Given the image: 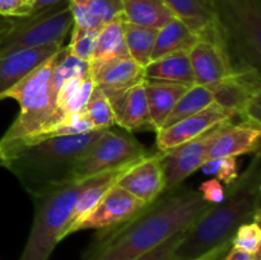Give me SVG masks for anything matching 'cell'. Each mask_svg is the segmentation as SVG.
Returning a JSON list of instances; mask_svg holds the SVG:
<instances>
[{
    "mask_svg": "<svg viewBox=\"0 0 261 260\" xmlns=\"http://www.w3.org/2000/svg\"><path fill=\"white\" fill-rule=\"evenodd\" d=\"M102 173L69 181L47 193L33 196V223L19 260L50 259L56 245L64 239L78 196L84 189L96 183Z\"/></svg>",
    "mask_w": 261,
    "mask_h": 260,
    "instance_id": "cell-5",
    "label": "cell"
},
{
    "mask_svg": "<svg viewBox=\"0 0 261 260\" xmlns=\"http://www.w3.org/2000/svg\"><path fill=\"white\" fill-rule=\"evenodd\" d=\"M194 82L211 88L232 74L231 64L223 48L211 41L199 40L189 50Z\"/></svg>",
    "mask_w": 261,
    "mask_h": 260,
    "instance_id": "cell-16",
    "label": "cell"
},
{
    "mask_svg": "<svg viewBox=\"0 0 261 260\" xmlns=\"http://www.w3.org/2000/svg\"><path fill=\"white\" fill-rule=\"evenodd\" d=\"M125 22L126 19L121 13L119 17L112 19L99 30L93 55L89 61L91 73L114 59L129 55L125 45Z\"/></svg>",
    "mask_w": 261,
    "mask_h": 260,
    "instance_id": "cell-22",
    "label": "cell"
},
{
    "mask_svg": "<svg viewBox=\"0 0 261 260\" xmlns=\"http://www.w3.org/2000/svg\"><path fill=\"white\" fill-rule=\"evenodd\" d=\"M92 75L97 88L101 89L105 96H110L144 81V68L129 55H125L103 64Z\"/></svg>",
    "mask_w": 261,
    "mask_h": 260,
    "instance_id": "cell-19",
    "label": "cell"
},
{
    "mask_svg": "<svg viewBox=\"0 0 261 260\" xmlns=\"http://www.w3.org/2000/svg\"><path fill=\"white\" fill-rule=\"evenodd\" d=\"M15 19L17 18H9L4 17V15H0V42H2L3 37L12 30L15 23Z\"/></svg>",
    "mask_w": 261,
    "mask_h": 260,
    "instance_id": "cell-41",
    "label": "cell"
},
{
    "mask_svg": "<svg viewBox=\"0 0 261 260\" xmlns=\"http://www.w3.org/2000/svg\"><path fill=\"white\" fill-rule=\"evenodd\" d=\"M185 231L177 232L173 236L165 240L162 244L155 246L154 249L144 252V254H142L140 256L135 257L133 260H175L173 259V254H175V250L177 247V245L182 240Z\"/></svg>",
    "mask_w": 261,
    "mask_h": 260,
    "instance_id": "cell-35",
    "label": "cell"
},
{
    "mask_svg": "<svg viewBox=\"0 0 261 260\" xmlns=\"http://www.w3.org/2000/svg\"><path fill=\"white\" fill-rule=\"evenodd\" d=\"M213 102V94H212L211 89H209L208 87L193 84V86L178 98V101L176 102V105L173 106L171 114L168 115L167 120H166L162 129L171 126V125L176 124V122H178L180 120L201 111V110L208 107L209 105H212Z\"/></svg>",
    "mask_w": 261,
    "mask_h": 260,
    "instance_id": "cell-28",
    "label": "cell"
},
{
    "mask_svg": "<svg viewBox=\"0 0 261 260\" xmlns=\"http://www.w3.org/2000/svg\"><path fill=\"white\" fill-rule=\"evenodd\" d=\"M98 32L99 30L81 31L71 28V38L68 45L69 53L75 58L89 63L93 55Z\"/></svg>",
    "mask_w": 261,
    "mask_h": 260,
    "instance_id": "cell-33",
    "label": "cell"
},
{
    "mask_svg": "<svg viewBox=\"0 0 261 260\" xmlns=\"http://www.w3.org/2000/svg\"><path fill=\"white\" fill-rule=\"evenodd\" d=\"M31 14V7L18 0H0V15L9 18H22Z\"/></svg>",
    "mask_w": 261,
    "mask_h": 260,
    "instance_id": "cell-37",
    "label": "cell"
},
{
    "mask_svg": "<svg viewBox=\"0 0 261 260\" xmlns=\"http://www.w3.org/2000/svg\"><path fill=\"white\" fill-rule=\"evenodd\" d=\"M126 22L149 28H162L176 17L165 0H121Z\"/></svg>",
    "mask_w": 261,
    "mask_h": 260,
    "instance_id": "cell-24",
    "label": "cell"
},
{
    "mask_svg": "<svg viewBox=\"0 0 261 260\" xmlns=\"http://www.w3.org/2000/svg\"><path fill=\"white\" fill-rule=\"evenodd\" d=\"M199 193L206 203L218 204L223 201L224 196H226V189L223 188L218 178L214 177L204 181L199 188Z\"/></svg>",
    "mask_w": 261,
    "mask_h": 260,
    "instance_id": "cell-36",
    "label": "cell"
},
{
    "mask_svg": "<svg viewBox=\"0 0 261 260\" xmlns=\"http://www.w3.org/2000/svg\"><path fill=\"white\" fill-rule=\"evenodd\" d=\"M94 127L92 125L91 120H89L88 115L86 111L74 112V114H69L64 117L63 120L54 125L51 129H48L37 142L47 138L54 137H65V135H78L84 134V133L93 132ZM36 143V142H35Z\"/></svg>",
    "mask_w": 261,
    "mask_h": 260,
    "instance_id": "cell-31",
    "label": "cell"
},
{
    "mask_svg": "<svg viewBox=\"0 0 261 260\" xmlns=\"http://www.w3.org/2000/svg\"><path fill=\"white\" fill-rule=\"evenodd\" d=\"M105 130L18 145L0 153V166L10 171L32 198L38 196L73 181L78 161Z\"/></svg>",
    "mask_w": 261,
    "mask_h": 260,
    "instance_id": "cell-3",
    "label": "cell"
},
{
    "mask_svg": "<svg viewBox=\"0 0 261 260\" xmlns=\"http://www.w3.org/2000/svg\"><path fill=\"white\" fill-rule=\"evenodd\" d=\"M261 154L257 150L249 167L227 186L223 201L212 204L184 233L175 260H198L214 249L231 244L240 226L260 223Z\"/></svg>",
    "mask_w": 261,
    "mask_h": 260,
    "instance_id": "cell-2",
    "label": "cell"
},
{
    "mask_svg": "<svg viewBox=\"0 0 261 260\" xmlns=\"http://www.w3.org/2000/svg\"><path fill=\"white\" fill-rule=\"evenodd\" d=\"M61 47L63 45L51 43L38 47L22 48L0 56V94L19 83Z\"/></svg>",
    "mask_w": 261,
    "mask_h": 260,
    "instance_id": "cell-17",
    "label": "cell"
},
{
    "mask_svg": "<svg viewBox=\"0 0 261 260\" xmlns=\"http://www.w3.org/2000/svg\"><path fill=\"white\" fill-rule=\"evenodd\" d=\"M149 154V150L127 132L106 129L78 161L74 170V180L115 170Z\"/></svg>",
    "mask_w": 261,
    "mask_h": 260,
    "instance_id": "cell-8",
    "label": "cell"
},
{
    "mask_svg": "<svg viewBox=\"0 0 261 260\" xmlns=\"http://www.w3.org/2000/svg\"><path fill=\"white\" fill-rule=\"evenodd\" d=\"M232 73L261 71V0H211Z\"/></svg>",
    "mask_w": 261,
    "mask_h": 260,
    "instance_id": "cell-6",
    "label": "cell"
},
{
    "mask_svg": "<svg viewBox=\"0 0 261 260\" xmlns=\"http://www.w3.org/2000/svg\"><path fill=\"white\" fill-rule=\"evenodd\" d=\"M236 115L224 110L217 103L209 105L201 111L180 120L171 126L157 132V148L160 152L178 147V145L196 139L208 133L213 127L228 120H233Z\"/></svg>",
    "mask_w": 261,
    "mask_h": 260,
    "instance_id": "cell-11",
    "label": "cell"
},
{
    "mask_svg": "<svg viewBox=\"0 0 261 260\" xmlns=\"http://www.w3.org/2000/svg\"><path fill=\"white\" fill-rule=\"evenodd\" d=\"M106 97L114 112L115 124L126 132H154L150 121L144 81Z\"/></svg>",
    "mask_w": 261,
    "mask_h": 260,
    "instance_id": "cell-14",
    "label": "cell"
},
{
    "mask_svg": "<svg viewBox=\"0 0 261 260\" xmlns=\"http://www.w3.org/2000/svg\"><path fill=\"white\" fill-rule=\"evenodd\" d=\"M157 33V28L142 27L125 22V45L127 54L143 68L150 63Z\"/></svg>",
    "mask_w": 261,
    "mask_h": 260,
    "instance_id": "cell-27",
    "label": "cell"
},
{
    "mask_svg": "<svg viewBox=\"0 0 261 260\" xmlns=\"http://www.w3.org/2000/svg\"><path fill=\"white\" fill-rule=\"evenodd\" d=\"M165 3L176 17L198 36L199 40L211 41L223 48L211 0H165Z\"/></svg>",
    "mask_w": 261,
    "mask_h": 260,
    "instance_id": "cell-18",
    "label": "cell"
},
{
    "mask_svg": "<svg viewBox=\"0 0 261 260\" xmlns=\"http://www.w3.org/2000/svg\"><path fill=\"white\" fill-rule=\"evenodd\" d=\"M232 122L224 121L196 139L178 145V147L161 152V165L165 175V190L180 186L186 178L198 171L206 162V149L214 135L223 126Z\"/></svg>",
    "mask_w": 261,
    "mask_h": 260,
    "instance_id": "cell-9",
    "label": "cell"
},
{
    "mask_svg": "<svg viewBox=\"0 0 261 260\" xmlns=\"http://www.w3.org/2000/svg\"><path fill=\"white\" fill-rule=\"evenodd\" d=\"M223 260H255V257L252 256L251 254H249V252L244 251V250L232 247V249H229L228 251H227V254L224 255Z\"/></svg>",
    "mask_w": 261,
    "mask_h": 260,
    "instance_id": "cell-38",
    "label": "cell"
},
{
    "mask_svg": "<svg viewBox=\"0 0 261 260\" xmlns=\"http://www.w3.org/2000/svg\"><path fill=\"white\" fill-rule=\"evenodd\" d=\"M63 2H66V0H35V3H33L32 7H31V14L37 13L40 12V10L46 9V8L53 7V5H56L59 4V3Z\"/></svg>",
    "mask_w": 261,
    "mask_h": 260,
    "instance_id": "cell-40",
    "label": "cell"
},
{
    "mask_svg": "<svg viewBox=\"0 0 261 260\" xmlns=\"http://www.w3.org/2000/svg\"><path fill=\"white\" fill-rule=\"evenodd\" d=\"M260 138L261 124L241 121L234 125L229 122L211 140L206 149V161L256 153L260 148Z\"/></svg>",
    "mask_w": 261,
    "mask_h": 260,
    "instance_id": "cell-15",
    "label": "cell"
},
{
    "mask_svg": "<svg viewBox=\"0 0 261 260\" xmlns=\"http://www.w3.org/2000/svg\"><path fill=\"white\" fill-rule=\"evenodd\" d=\"M144 79L172 82L189 86L195 84L189 51H177L150 61L144 68Z\"/></svg>",
    "mask_w": 261,
    "mask_h": 260,
    "instance_id": "cell-23",
    "label": "cell"
},
{
    "mask_svg": "<svg viewBox=\"0 0 261 260\" xmlns=\"http://www.w3.org/2000/svg\"><path fill=\"white\" fill-rule=\"evenodd\" d=\"M84 111L88 115L94 130H105L115 124L114 112L109 99L105 96L103 92L94 87V91L87 103Z\"/></svg>",
    "mask_w": 261,
    "mask_h": 260,
    "instance_id": "cell-30",
    "label": "cell"
},
{
    "mask_svg": "<svg viewBox=\"0 0 261 260\" xmlns=\"http://www.w3.org/2000/svg\"><path fill=\"white\" fill-rule=\"evenodd\" d=\"M198 41V36L182 20L175 17L158 30L150 61L177 51H189Z\"/></svg>",
    "mask_w": 261,
    "mask_h": 260,
    "instance_id": "cell-25",
    "label": "cell"
},
{
    "mask_svg": "<svg viewBox=\"0 0 261 260\" xmlns=\"http://www.w3.org/2000/svg\"><path fill=\"white\" fill-rule=\"evenodd\" d=\"M209 89L214 103L241 117L252 97L261 93V71H236Z\"/></svg>",
    "mask_w": 261,
    "mask_h": 260,
    "instance_id": "cell-13",
    "label": "cell"
},
{
    "mask_svg": "<svg viewBox=\"0 0 261 260\" xmlns=\"http://www.w3.org/2000/svg\"><path fill=\"white\" fill-rule=\"evenodd\" d=\"M59 53L60 50L19 83L0 94V101L13 98L20 106L17 119L0 138V153L18 145L37 142L48 129L64 119L56 109V97L51 89V76Z\"/></svg>",
    "mask_w": 261,
    "mask_h": 260,
    "instance_id": "cell-4",
    "label": "cell"
},
{
    "mask_svg": "<svg viewBox=\"0 0 261 260\" xmlns=\"http://www.w3.org/2000/svg\"><path fill=\"white\" fill-rule=\"evenodd\" d=\"M70 0L59 3L27 17L17 18L0 42V56L17 50L59 43L63 45L73 28Z\"/></svg>",
    "mask_w": 261,
    "mask_h": 260,
    "instance_id": "cell-7",
    "label": "cell"
},
{
    "mask_svg": "<svg viewBox=\"0 0 261 260\" xmlns=\"http://www.w3.org/2000/svg\"><path fill=\"white\" fill-rule=\"evenodd\" d=\"M144 206L145 204L142 200L120 188L116 183L110 188L98 204L76 223L71 233L83 229L106 231L115 228L135 216Z\"/></svg>",
    "mask_w": 261,
    "mask_h": 260,
    "instance_id": "cell-10",
    "label": "cell"
},
{
    "mask_svg": "<svg viewBox=\"0 0 261 260\" xmlns=\"http://www.w3.org/2000/svg\"><path fill=\"white\" fill-rule=\"evenodd\" d=\"M190 87L189 84L144 79L148 109L154 132L162 129L176 102Z\"/></svg>",
    "mask_w": 261,
    "mask_h": 260,
    "instance_id": "cell-20",
    "label": "cell"
},
{
    "mask_svg": "<svg viewBox=\"0 0 261 260\" xmlns=\"http://www.w3.org/2000/svg\"><path fill=\"white\" fill-rule=\"evenodd\" d=\"M231 246H232V244H226V245H223V246L217 247V249H214L213 251H211L209 254L204 255L203 257H200V259H198V260H221L222 257L227 254V251L231 249Z\"/></svg>",
    "mask_w": 261,
    "mask_h": 260,
    "instance_id": "cell-39",
    "label": "cell"
},
{
    "mask_svg": "<svg viewBox=\"0 0 261 260\" xmlns=\"http://www.w3.org/2000/svg\"><path fill=\"white\" fill-rule=\"evenodd\" d=\"M94 78L92 73L69 79L56 94V109L64 117L74 112L84 111L94 91Z\"/></svg>",
    "mask_w": 261,
    "mask_h": 260,
    "instance_id": "cell-26",
    "label": "cell"
},
{
    "mask_svg": "<svg viewBox=\"0 0 261 260\" xmlns=\"http://www.w3.org/2000/svg\"><path fill=\"white\" fill-rule=\"evenodd\" d=\"M74 30H101L122 13L121 0H70Z\"/></svg>",
    "mask_w": 261,
    "mask_h": 260,
    "instance_id": "cell-21",
    "label": "cell"
},
{
    "mask_svg": "<svg viewBox=\"0 0 261 260\" xmlns=\"http://www.w3.org/2000/svg\"><path fill=\"white\" fill-rule=\"evenodd\" d=\"M232 247L249 252L255 260H261V228L257 222H249L239 227L231 241Z\"/></svg>",
    "mask_w": 261,
    "mask_h": 260,
    "instance_id": "cell-32",
    "label": "cell"
},
{
    "mask_svg": "<svg viewBox=\"0 0 261 260\" xmlns=\"http://www.w3.org/2000/svg\"><path fill=\"white\" fill-rule=\"evenodd\" d=\"M117 185L142 200L145 205L154 201L165 191V175L160 150L135 163L119 178Z\"/></svg>",
    "mask_w": 261,
    "mask_h": 260,
    "instance_id": "cell-12",
    "label": "cell"
},
{
    "mask_svg": "<svg viewBox=\"0 0 261 260\" xmlns=\"http://www.w3.org/2000/svg\"><path fill=\"white\" fill-rule=\"evenodd\" d=\"M201 170L205 175H214L219 181H223L227 186L231 185L239 177V165L236 157H222L208 160Z\"/></svg>",
    "mask_w": 261,
    "mask_h": 260,
    "instance_id": "cell-34",
    "label": "cell"
},
{
    "mask_svg": "<svg viewBox=\"0 0 261 260\" xmlns=\"http://www.w3.org/2000/svg\"><path fill=\"white\" fill-rule=\"evenodd\" d=\"M89 71H91L89 63H86V61L71 55L69 53L68 46L61 47L60 53H59V59L56 61L55 68H54L53 76H51V89H53L55 97L58 94L59 89L69 79L82 76L84 74L89 73Z\"/></svg>",
    "mask_w": 261,
    "mask_h": 260,
    "instance_id": "cell-29",
    "label": "cell"
},
{
    "mask_svg": "<svg viewBox=\"0 0 261 260\" xmlns=\"http://www.w3.org/2000/svg\"><path fill=\"white\" fill-rule=\"evenodd\" d=\"M18 2H20V3H23V4L32 7V4L35 3V0H18Z\"/></svg>",
    "mask_w": 261,
    "mask_h": 260,
    "instance_id": "cell-42",
    "label": "cell"
},
{
    "mask_svg": "<svg viewBox=\"0 0 261 260\" xmlns=\"http://www.w3.org/2000/svg\"><path fill=\"white\" fill-rule=\"evenodd\" d=\"M186 186L165 190L154 201L115 228L99 231L82 260H133L168 237L188 229L211 206Z\"/></svg>",
    "mask_w": 261,
    "mask_h": 260,
    "instance_id": "cell-1",
    "label": "cell"
}]
</instances>
